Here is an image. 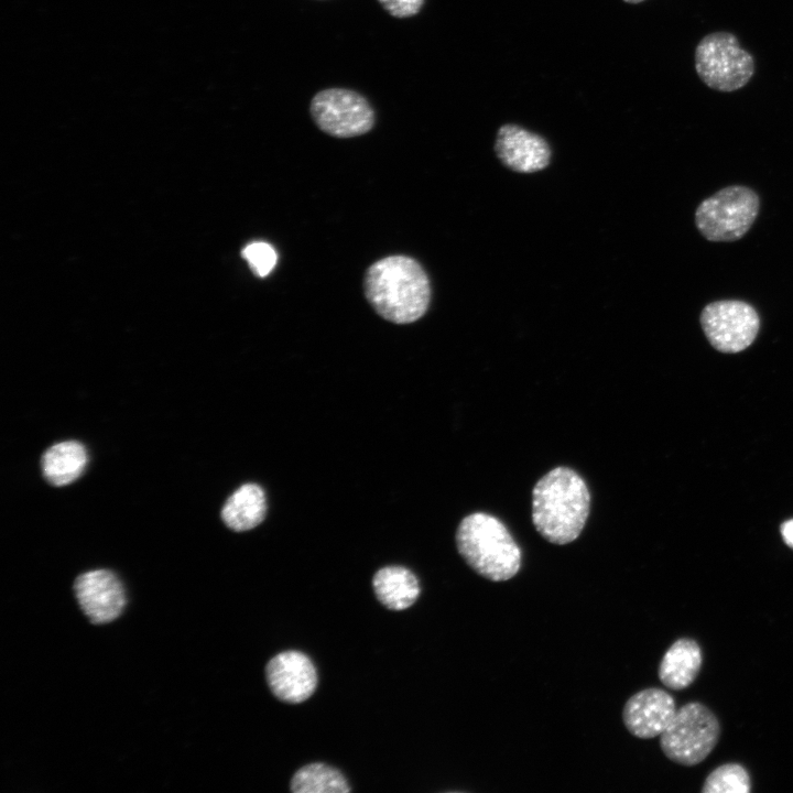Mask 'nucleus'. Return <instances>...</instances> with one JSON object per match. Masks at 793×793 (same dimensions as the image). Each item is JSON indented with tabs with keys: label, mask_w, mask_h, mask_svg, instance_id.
<instances>
[{
	"label": "nucleus",
	"mask_w": 793,
	"mask_h": 793,
	"mask_svg": "<svg viewBox=\"0 0 793 793\" xmlns=\"http://www.w3.org/2000/svg\"><path fill=\"white\" fill-rule=\"evenodd\" d=\"M88 463L87 450L76 441H65L51 446L42 457L45 479L53 486H65L84 472Z\"/></svg>",
	"instance_id": "dca6fc26"
},
{
	"label": "nucleus",
	"mask_w": 793,
	"mask_h": 793,
	"mask_svg": "<svg viewBox=\"0 0 793 793\" xmlns=\"http://www.w3.org/2000/svg\"><path fill=\"white\" fill-rule=\"evenodd\" d=\"M623 1L628 2V3H639V2H642L643 0H623Z\"/></svg>",
	"instance_id": "4be33fe9"
},
{
	"label": "nucleus",
	"mask_w": 793,
	"mask_h": 793,
	"mask_svg": "<svg viewBox=\"0 0 793 793\" xmlns=\"http://www.w3.org/2000/svg\"><path fill=\"white\" fill-rule=\"evenodd\" d=\"M379 601L391 610H403L415 602L420 585L415 575L402 566L379 569L372 579Z\"/></svg>",
	"instance_id": "2eb2a0df"
},
{
	"label": "nucleus",
	"mask_w": 793,
	"mask_h": 793,
	"mask_svg": "<svg viewBox=\"0 0 793 793\" xmlns=\"http://www.w3.org/2000/svg\"><path fill=\"white\" fill-rule=\"evenodd\" d=\"M73 594L82 613L95 626L115 622L128 605L122 580L107 568L90 569L76 576Z\"/></svg>",
	"instance_id": "1a4fd4ad"
},
{
	"label": "nucleus",
	"mask_w": 793,
	"mask_h": 793,
	"mask_svg": "<svg viewBox=\"0 0 793 793\" xmlns=\"http://www.w3.org/2000/svg\"><path fill=\"white\" fill-rule=\"evenodd\" d=\"M241 256L252 272L260 278L267 276L275 267L278 256L274 248L263 241L252 242L243 248Z\"/></svg>",
	"instance_id": "6ab92c4d"
},
{
	"label": "nucleus",
	"mask_w": 793,
	"mask_h": 793,
	"mask_svg": "<svg viewBox=\"0 0 793 793\" xmlns=\"http://www.w3.org/2000/svg\"><path fill=\"white\" fill-rule=\"evenodd\" d=\"M781 534L786 545L793 548V519L781 525Z\"/></svg>",
	"instance_id": "412c9836"
},
{
	"label": "nucleus",
	"mask_w": 793,
	"mask_h": 793,
	"mask_svg": "<svg viewBox=\"0 0 793 793\" xmlns=\"http://www.w3.org/2000/svg\"><path fill=\"white\" fill-rule=\"evenodd\" d=\"M676 710L674 698L666 691L650 687L636 693L627 700L622 719L631 735L650 739L661 736Z\"/></svg>",
	"instance_id": "9b49d317"
},
{
	"label": "nucleus",
	"mask_w": 793,
	"mask_h": 793,
	"mask_svg": "<svg viewBox=\"0 0 793 793\" xmlns=\"http://www.w3.org/2000/svg\"><path fill=\"white\" fill-rule=\"evenodd\" d=\"M702 662L698 643L689 638H681L663 655L659 666V678L671 689H684L697 677Z\"/></svg>",
	"instance_id": "ddd939ff"
},
{
	"label": "nucleus",
	"mask_w": 793,
	"mask_h": 793,
	"mask_svg": "<svg viewBox=\"0 0 793 793\" xmlns=\"http://www.w3.org/2000/svg\"><path fill=\"white\" fill-rule=\"evenodd\" d=\"M720 735L715 714L704 704L692 702L678 708L661 734L660 746L671 761L692 767L714 750Z\"/></svg>",
	"instance_id": "39448f33"
},
{
	"label": "nucleus",
	"mask_w": 793,
	"mask_h": 793,
	"mask_svg": "<svg viewBox=\"0 0 793 793\" xmlns=\"http://www.w3.org/2000/svg\"><path fill=\"white\" fill-rule=\"evenodd\" d=\"M751 781L748 771L738 763H726L706 778L703 793H748Z\"/></svg>",
	"instance_id": "a211bd4d"
},
{
	"label": "nucleus",
	"mask_w": 793,
	"mask_h": 793,
	"mask_svg": "<svg viewBox=\"0 0 793 793\" xmlns=\"http://www.w3.org/2000/svg\"><path fill=\"white\" fill-rule=\"evenodd\" d=\"M265 511L267 502L262 488L256 484H245L225 502L221 519L229 529L242 532L259 525Z\"/></svg>",
	"instance_id": "4468645a"
},
{
	"label": "nucleus",
	"mask_w": 793,
	"mask_h": 793,
	"mask_svg": "<svg viewBox=\"0 0 793 793\" xmlns=\"http://www.w3.org/2000/svg\"><path fill=\"white\" fill-rule=\"evenodd\" d=\"M456 545L465 562L480 576L503 582L521 567V550L496 517L476 512L465 517L456 532Z\"/></svg>",
	"instance_id": "7ed1b4c3"
},
{
	"label": "nucleus",
	"mask_w": 793,
	"mask_h": 793,
	"mask_svg": "<svg viewBox=\"0 0 793 793\" xmlns=\"http://www.w3.org/2000/svg\"><path fill=\"white\" fill-rule=\"evenodd\" d=\"M316 127L335 138H355L368 133L376 123L369 100L360 93L341 87L325 88L309 102Z\"/></svg>",
	"instance_id": "0eeeda50"
},
{
	"label": "nucleus",
	"mask_w": 793,
	"mask_h": 793,
	"mask_svg": "<svg viewBox=\"0 0 793 793\" xmlns=\"http://www.w3.org/2000/svg\"><path fill=\"white\" fill-rule=\"evenodd\" d=\"M495 151L504 166L519 173L541 171L551 161V149L546 140L515 124L499 128Z\"/></svg>",
	"instance_id": "f8f14e48"
},
{
	"label": "nucleus",
	"mask_w": 793,
	"mask_h": 793,
	"mask_svg": "<svg viewBox=\"0 0 793 793\" xmlns=\"http://www.w3.org/2000/svg\"><path fill=\"white\" fill-rule=\"evenodd\" d=\"M265 676L271 692L292 704L306 700L317 685L314 664L298 651H284L273 656L267 664Z\"/></svg>",
	"instance_id": "9d476101"
},
{
	"label": "nucleus",
	"mask_w": 793,
	"mask_h": 793,
	"mask_svg": "<svg viewBox=\"0 0 793 793\" xmlns=\"http://www.w3.org/2000/svg\"><path fill=\"white\" fill-rule=\"evenodd\" d=\"M425 0H378L382 8L393 18L405 19L416 15Z\"/></svg>",
	"instance_id": "aec40b11"
},
{
	"label": "nucleus",
	"mask_w": 793,
	"mask_h": 793,
	"mask_svg": "<svg viewBox=\"0 0 793 793\" xmlns=\"http://www.w3.org/2000/svg\"><path fill=\"white\" fill-rule=\"evenodd\" d=\"M695 68L709 88L728 93L748 84L754 74V59L732 33L715 32L696 46Z\"/></svg>",
	"instance_id": "423d86ee"
},
{
	"label": "nucleus",
	"mask_w": 793,
	"mask_h": 793,
	"mask_svg": "<svg viewBox=\"0 0 793 793\" xmlns=\"http://www.w3.org/2000/svg\"><path fill=\"white\" fill-rule=\"evenodd\" d=\"M590 495L573 469L556 467L532 491V522L548 542L567 544L578 537L589 513Z\"/></svg>",
	"instance_id": "f03ea898"
},
{
	"label": "nucleus",
	"mask_w": 793,
	"mask_h": 793,
	"mask_svg": "<svg viewBox=\"0 0 793 793\" xmlns=\"http://www.w3.org/2000/svg\"><path fill=\"white\" fill-rule=\"evenodd\" d=\"M291 790L294 793H347L350 787L338 770L324 763H311L295 772Z\"/></svg>",
	"instance_id": "f3484780"
},
{
	"label": "nucleus",
	"mask_w": 793,
	"mask_h": 793,
	"mask_svg": "<svg viewBox=\"0 0 793 793\" xmlns=\"http://www.w3.org/2000/svg\"><path fill=\"white\" fill-rule=\"evenodd\" d=\"M363 292L374 312L394 324H411L423 317L432 295L422 265L401 254L372 263L363 276Z\"/></svg>",
	"instance_id": "f257e3e1"
},
{
	"label": "nucleus",
	"mask_w": 793,
	"mask_h": 793,
	"mask_svg": "<svg viewBox=\"0 0 793 793\" xmlns=\"http://www.w3.org/2000/svg\"><path fill=\"white\" fill-rule=\"evenodd\" d=\"M759 209L760 197L754 189L745 185H730L697 206L695 226L708 241H737L752 227Z\"/></svg>",
	"instance_id": "20e7f679"
},
{
	"label": "nucleus",
	"mask_w": 793,
	"mask_h": 793,
	"mask_svg": "<svg viewBox=\"0 0 793 793\" xmlns=\"http://www.w3.org/2000/svg\"><path fill=\"white\" fill-rule=\"evenodd\" d=\"M700 327L713 348L725 354L747 349L760 329V316L753 305L741 300H718L704 306Z\"/></svg>",
	"instance_id": "6e6552de"
}]
</instances>
